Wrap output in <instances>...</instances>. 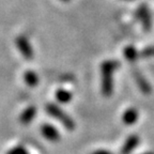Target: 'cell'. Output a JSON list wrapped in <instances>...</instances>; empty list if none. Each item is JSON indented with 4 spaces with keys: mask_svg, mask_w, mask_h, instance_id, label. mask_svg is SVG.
Masks as SVG:
<instances>
[{
    "mask_svg": "<svg viewBox=\"0 0 154 154\" xmlns=\"http://www.w3.org/2000/svg\"><path fill=\"white\" fill-rule=\"evenodd\" d=\"M139 141H140V139L137 135H132V136H130V137L126 139L125 143L123 144L122 150H121V154H130L131 152L139 144Z\"/></svg>",
    "mask_w": 154,
    "mask_h": 154,
    "instance_id": "obj_7",
    "label": "cell"
},
{
    "mask_svg": "<svg viewBox=\"0 0 154 154\" xmlns=\"http://www.w3.org/2000/svg\"><path fill=\"white\" fill-rule=\"evenodd\" d=\"M7 154H29L28 151L23 146H16L7 152Z\"/></svg>",
    "mask_w": 154,
    "mask_h": 154,
    "instance_id": "obj_13",
    "label": "cell"
},
{
    "mask_svg": "<svg viewBox=\"0 0 154 154\" xmlns=\"http://www.w3.org/2000/svg\"><path fill=\"white\" fill-rule=\"evenodd\" d=\"M41 134L48 141L57 142L60 140V133L58 132V130L54 125L48 124V123H45L41 126Z\"/></svg>",
    "mask_w": 154,
    "mask_h": 154,
    "instance_id": "obj_5",
    "label": "cell"
},
{
    "mask_svg": "<svg viewBox=\"0 0 154 154\" xmlns=\"http://www.w3.org/2000/svg\"><path fill=\"white\" fill-rule=\"evenodd\" d=\"M134 77H135L136 82H137V85L139 86L140 90H141L143 93L148 94L151 92V87H150L149 82L146 80V78H144L140 73H134Z\"/></svg>",
    "mask_w": 154,
    "mask_h": 154,
    "instance_id": "obj_10",
    "label": "cell"
},
{
    "mask_svg": "<svg viewBox=\"0 0 154 154\" xmlns=\"http://www.w3.org/2000/svg\"><path fill=\"white\" fill-rule=\"evenodd\" d=\"M92 154H111V153L108 151H106V150H96Z\"/></svg>",
    "mask_w": 154,
    "mask_h": 154,
    "instance_id": "obj_15",
    "label": "cell"
},
{
    "mask_svg": "<svg viewBox=\"0 0 154 154\" xmlns=\"http://www.w3.org/2000/svg\"><path fill=\"white\" fill-rule=\"evenodd\" d=\"M137 17L139 18V20L141 22L142 27L144 30L149 31L152 27V20H151V15L149 13V10L146 5H140L137 9Z\"/></svg>",
    "mask_w": 154,
    "mask_h": 154,
    "instance_id": "obj_4",
    "label": "cell"
},
{
    "mask_svg": "<svg viewBox=\"0 0 154 154\" xmlns=\"http://www.w3.org/2000/svg\"><path fill=\"white\" fill-rule=\"evenodd\" d=\"M24 80L29 87H36L38 84V75L34 71H27L24 73Z\"/></svg>",
    "mask_w": 154,
    "mask_h": 154,
    "instance_id": "obj_11",
    "label": "cell"
},
{
    "mask_svg": "<svg viewBox=\"0 0 154 154\" xmlns=\"http://www.w3.org/2000/svg\"><path fill=\"white\" fill-rule=\"evenodd\" d=\"M45 109L48 115L51 116L53 118L57 119L59 122L62 123V125L67 131H73L75 128V123H74V121H73V119L71 118L69 115H66V113L63 111V109L60 108L58 105L49 103L46 105Z\"/></svg>",
    "mask_w": 154,
    "mask_h": 154,
    "instance_id": "obj_2",
    "label": "cell"
},
{
    "mask_svg": "<svg viewBox=\"0 0 154 154\" xmlns=\"http://www.w3.org/2000/svg\"><path fill=\"white\" fill-rule=\"evenodd\" d=\"M55 96H56V100L61 104L70 103L73 99L72 92H70L69 90H65V89H58L56 91Z\"/></svg>",
    "mask_w": 154,
    "mask_h": 154,
    "instance_id": "obj_9",
    "label": "cell"
},
{
    "mask_svg": "<svg viewBox=\"0 0 154 154\" xmlns=\"http://www.w3.org/2000/svg\"><path fill=\"white\" fill-rule=\"evenodd\" d=\"M124 57L126 58V60L130 62H134L137 60L138 58V53L136 51V48L134 46H128L124 49Z\"/></svg>",
    "mask_w": 154,
    "mask_h": 154,
    "instance_id": "obj_12",
    "label": "cell"
},
{
    "mask_svg": "<svg viewBox=\"0 0 154 154\" xmlns=\"http://www.w3.org/2000/svg\"><path fill=\"white\" fill-rule=\"evenodd\" d=\"M36 116V107L35 106H28L26 109H24L20 116H19V122L23 125H28L32 122L34 117Z\"/></svg>",
    "mask_w": 154,
    "mask_h": 154,
    "instance_id": "obj_6",
    "label": "cell"
},
{
    "mask_svg": "<svg viewBox=\"0 0 154 154\" xmlns=\"http://www.w3.org/2000/svg\"><path fill=\"white\" fill-rule=\"evenodd\" d=\"M142 57H154V46H149L141 51Z\"/></svg>",
    "mask_w": 154,
    "mask_h": 154,
    "instance_id": "obj_14",
    "label": "cell"
},
{
    "mask_svg": "<svg viewBox=\"0 0 154 154\" xmlns=\"http://www.w3.org/2000/svg\"><path fill=\"white\" fill-rule=\"evenodd\" d=\"M143 154H154V153H152V152H148V153H143Z\"/></svg>",
    "mask_w": 154,
    "mask_h": 154,
    "instance_id": "obj_16",
    "label": "cell"
},
{
    "mask_svg": "<svg viewBox=\"0 0 154 154\" xmlns=\"http://www.w3.org/2000/svg\"><path fill=\"white\" fill-rule=\"evenodd\" d=\"M128 1H132V0H128Z\"/></svg>",
    "mask_w": 154,
    "mask_h": 154,
    "instance_id": "obj_18",
    "label": "cell"
},
{
    "mask_svg": "<svg viewBox=\"0 0 154 154\" xmlns=\"http://www.w3.org/2000/svg\"><path fill=\"white\" fill-rule=\"evenodd\" d=\"M138 111L135 108H128L125 110V112L123 113L122 120L125 124L128 125H132L134 124L136 121L138 120Z\"/></svg>",
    "mask_w": 154,
    "mask_h": 154,
    "instance_id": "obj_8",
    "label": "cell"
},
{
    "mask_svg": "<svg viewBox=\"0 0 154 154\" xmlns=\"http://www.w3.org/2000/svg\"><path fill=\"white\" fill-rule=\"evenodd\" d=\"M62 1H64V2H67V1H70V0H62Z\"/></svg>",
    "mask_w": 154,
    "mask_h": 154,
    "instance_id": "obj_17",
    "label": "cell"
},
{
    "mask_svg": "<svg viewBox=\"0 0 154 154\" xmlns=\"http://www.w3.org/2000/svg\"><path fill=\"white\" fill-rule=\"evenodd\" d=\"M120 66V63L116 60L104 61L101 64L102 74V93L108 97L113 92V72Z\"/></svg>",
    "mask_w": 154,
    "mask_h": 154,
    "instance_id": "obj_1",
    "label": "cell"
},
{
    "mask_svg": "<svg viewBox=\"0 0 154 154\" xmlns=\"http://www.w3.org/2000/svg\"><path fill=\"white\" fill-rule=\"evenodd\" d=\"M15 44L16 47L18 48L19 53L22 54V56L27 59V60H31L33 58V49L31 47V44L29 42V40L25 35H19L15 38Z\"/></svg>",
    "mask_w": 154,
    "mask_h": 154,
    "instance_id": "obj_3",
    "label": "cell"
}]
</instances>
